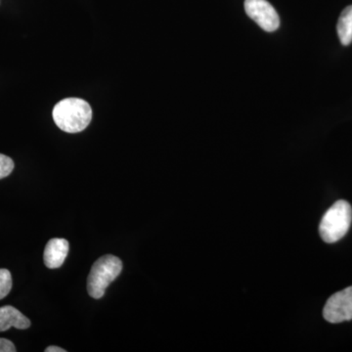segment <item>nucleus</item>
<instances>
[{"label": "nucleus", "mask_w": 352, "mask_h": 352, "mask_svg": "<svg viewBox=\"0 0 352 352\" xmlns=\"http://www.w3.org/2000/svg\"><path fill=\"white\" fill-rule=\"evenodd\" d=\"M11 327L25 330L31 327V321L17 308L11 305L0 307V332L9 330Z\"/></svg>", "instance_id": "obj_7"}, {"label": "nucleus", "mask_w": 352, "mask_h": 352, "mask_svg": "<svg viewBox=\"0 0 352 352\" xmlns=\"http://www.w3.org/2000/svg\"><path fill=\"white\" fill-rule=\"evenodd\" d=\"M12 289V275L10 271L0 270V300H3Z\"/></svg>", "instance_id": "obj_9"}, {"label": "nucleus", "mask_w": 352, "mask_h": 352, "mask_svg": "<svg viewBox=\"0 0 352 352\" xmlns=\"http://www.w3.org/2000/svg\"><path fill=\"white\" fill-rule=\"evenodd\" d=\"M245 10L264 31L272 32L279 28V16L267 0H245Z\"/></svg>", "instance_id": "obj_5"}, {"label": "nucleus", "mask_w": 352, "mask_h": 352, "mask_svg": "<svg viewBox=\"0 0 352 352\" xmlns=\"http://www.w3.org/2000/svg\"><path fill=\"white\" fill-rule=\"evenodd\" d=\"M45 352H66V351L59 346H48L45 349Z\"/></svg>", "instance_id": "obj_12"}, {"label": "nucleus", "mask_w": 352, "mask_h": 352, "mask_svg": "<svg viewBox=\"0 0 352 352\" xmlns=\"http://www.w3.org/2000/svg\"><path fill=\"white\" fill-rule=\"evenodd\" d=\"M14 170V162L11 157L0 154V179L10 175Z\"/></svg>", "instance_id": "obj_10"}, {"label": "nucleus", "mask_w": 352, "mask_h": 352, "mask_svg": "<svg viewBox=\"0 0 352 352\" xmlns=\"http://www.w3.org/2000/svg\"><path fill=\"white\" fill-rule=\"evenodd\" d=\"M122 270V261L113 254H106L92 265L87 279V291L95 300L103 298L109 285L117 279Z\"/></svg>", "instance_id": "obj_2"}, {"label": "nucleus", "mask_w": 352, "mask_h": 352, "mask_svg": "<svg viewBox=\"0 0 352 352\" xmlns=\"http://www.w3.org/2000/svg\"><path fill=\"white\" fill-rule=\"evenodd\" d=\"M15 346L11 340L0 338V352H16Z\"/></svg>", "instance_id": "obj_11"}, {"label": "nucleus", "mask_w": 352, "mask_h": 352, "mask_svg": "<svg viewBox=\"0 0 352 352\" xmlns=\"http://www.w3.org/2000/svg\"><path fill=\"white\" fill-rule=\"evenodd\" d=\"M69 245L66 239L53 238L50 240L44 249L43 259L46 267L57 270L61 267L68 256Z\"/></svg>", "instance_id": "obj_6"}, {"label": "nucleus", "mask_w": 352, "mask_h": 352, "mask_svg": "<svg viewBox=\"0 0 352 352\" xmlns=\"http://www.w3.org/2000/svg\"><path fill=\"white\" fill-rule=\"evenodd\" d=\"M337 30L340 43L349 45L352 43V6L346 7L340 14Z\"/></svg>", "instance_id": "obj_8"}, {"label": "nucleus", "mask_w": 352, "mask_h": 352, "mask_svg": "<svg viewBox=\"0 0 352 352\" xmlns=\"http://www.w3.org/2000/svg\"><path fill=\"white\" fill-rule=\"evenodd\" d=\"M323 315L333 324L352 320V286L333 294L326 302Z\"/></svg>", "instance_id": "obj_4"}, {"label": "nucleus", "mask_w": 352, "mask_h": 352, "mask_svg": "<svg viewBox=\"0 0 352 352\" xmlns=\"http://www.w3.org/2000/svg\"><path fill=\"white\" fill-rule=\"evenodd\" d=\"M53 120L61 131L78 133L85 131L92 120V110L83 99L66 98L53 109Z\"/></svg>", "instance_id": "obj_1"}, {"label": "nucleus", "mask_w": 352, "mask_h": 352, "mask_svg": "<svg viewBox=\"0 0 352 352\" xmlns=\"http://www.w3.org/2000/svg\"><path fill=\"white\" fill-rule=\"evenodd\" d=\"M351 221V206L346 201H336L321 220L319 232L322 239L329 244L338 242L346 236Z\"/></svg>", "instance_id": "obj_3"}]
</instances>
